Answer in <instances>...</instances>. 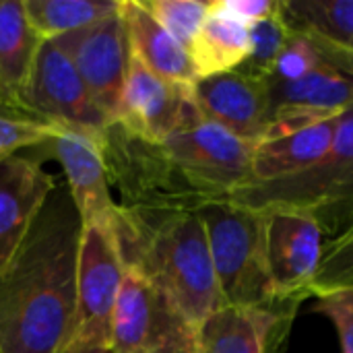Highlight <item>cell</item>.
Instances as JSON below:
<instances>
[{"instance_id": "603a6c76", "label": "cell", "mask_w": 353, "mask_h": 353, "mask_svg": "<svg viewBox=\"0 0 353 353\" xmlns=\"http://www.w3.org/2000/svg\"><path fill=\"white\" fill-rule=\"evenodd\" d=\"M290 37L292 29L281 14L279 0V8L273 14L250 25V52L236 70L242 72L244 77L265 81L273 72V66L281 56L283 48L288 46Z\"/></svg>"}, {"instance_id": "30bf717a", "label": "cell", "mask_w": 353, "mask_h": 353, "mask_svg": "<svg viewBox=\"0 0 353 353\" xmlns=\"http://www.w3.org/2000/svg\"><path fill=\"white\" fill-rule=\"evenodd\" d=\"M263 219L267 269L277 300L308 294L325 252L321 219L298 209H265Z\"/></svg>"}, {"instance_id": "5bb4252c", "label": "cell", "mask_w": 353, "mask_h": 353, "mask_svg": "<svg viewBox=\"0 0 353 353\" xmlns=\"http://www.w3.org/2000/svg\"><path fill=\"white\" fill-rule=\"evenodd\" d=\"M46 147L52 149L64 170L66 188L74 201L81 221L93 223L114 219L118 207L108 180L101 137L60 126Z\"/></svg>"}, {"instance_id": "484cf974", "label": "cell", "mask_w": 353, "mask_h": 353, "mask_svg": "<svg viewBox=\"0 0 353 353\" xmlns=\"http://www.w3.org/2000/svg\"><path fill=\"white\" fill-rule=\"evenodd\" d=\"M321 39L304 33V31H292V37L288 46L283 48L281 56L277 58L273 72L263 81L265 85H285L302 79L321 58Z\"/></svg>"}, {"instance_id": "4316f807", "label": "cell", "mask_w": 353, "mask_h": 353, "mask_svg": "<svg viewBox=\"0 0 353 353\" xmlns=\"http://www.w3.org/2000/svg\"><path fill=\"white\" fill-rule=\"evenodd\" d=\"M58 128L60 126L39 118H10L0 114V163L14 157L19 149L46 145Z\"/></svg>"}, {"instance_id": "ffe728a7", "label": "cell", "mask_w": 353, "mask_h": 353, "mask_svg": "<svg viewBox=\"0 0 353 353\" xmlns=\"http://www.w3.org/2000/svg\"><path fill=\"white\" fill-rule=\"evenodd\" d=\"M41 41L27 21L23 0H0V101L17 103Z\"/></svg>"}, {"instance_id": "7a4b0ae2", "label": "cell", "mask_w": 353, "mask_h": 353, "mask_svg": "<svg viewBox=\"0 0 353 353\" xmlns=\"http://www.w3.org/2000/svg\"><path fill=\"white\" fill-rule=\"evenodd\" d=\"M168 302L199 329L225 306L199 213H176L145 234L137 263Z\"/></svg>"}, {"instance_id": "f1b7e54d", "label": "cell", "mask_w": 353, "mask_h": 353, "mask_svg": "<svg viewBox=\"0 0 353 353\" xmlns=\"http://www.w3.org/2000/svg\"><path fill=\"white\" fill-rule=\"evenodd\" d=\"M221 10L232 14L234 19L246 23L248 27L269 14H273L279 8V0H215Z\"/></svg>"}, {"instance_id": "9a60e30c", "label": "cell", "mask_w": 353, "mask_h": 353, "mask_svg": "<svg viewBox=\"0 0 353 353\" xmlns=\"http://www.w3.org/2000/svg\"><path fill=\"white\" fill-rule=\"evenodd\" d=\"M54 188V176L39 161L14 155L0 163V275L12 263Z\"/></svg>"}, {"instance_id": "ba28073f", "label": "cell", "mask_w": 353, "mask_h": 353, "mask_svg": "<svg viewBox=\"0 0 353 353\" xmlns=\"http://www.w3.org/2000/svg\"><path fill=\"white\" fill-rule=\"evenodd\" d=\"M17 108L62 128L101 137L112 120L95 105L70 56L56 43L43 39L27 83L17 97Z\"/></svg>"}, {"instance_id": "f546056e", "label": "cell", "mask_w": 353, "mask_h": 353, "mask_svg": "<svg viewBox=\"0 0 353 353\" xmlns=\"http://www.w3.org/2000/svg\"><path fill=\"white\" fill-rule=\"evenodd\" d=\"M60 353H114L110 345H87V343H66Z\"/></svg>"}, {"instance_id": "52a82bcc", "label": "cell", "mask_w": 353, "mask_h": 353, "mask_svg": "<svg viewBox=\"0 0 353 353\" xmlns=\"http://www.w3.org/2000/svg\"><path fill=\"white\" fill-rule=\"evenodd\" d=\"M122 279L124 261L114 219L83 223L77 256V310L68 343L112 347L110 323Z\"/></svg>"}, {"instance_id": "ac0fdd59", "label": "cell", "mask_w": 353, "mask_h": 353, "mask_svg": "<svg viewBox=\"0 0 353 353\" xmlns=\"http://www.w3.org/2000/svg\"><path fill=\"white\" fill-rule=\"evenodd\" d=\"M292 312L223 306L196 329V353H267Z\"/></svg>"}, {"instance_id": "277c9868", "label": "cell", "mask_w": 353, "mask_h": 353, "mask_svg": "<svg viewBox=\"0 0 353 353\" xmlns=\"http://www.w3.org/2000/svg\"><path fill=\"white\" fill-rule=\"evenodd\" d=\"M225 306L271 308L277 302L265 254L263 211L236 205L228 199L196 209Z\"/></svg>"}, {"instance_id": "4fadbf2b", "label": "cell", "mask_w": 353, "mask_h": 353, "mask_svg": "<svg viewBox=\"0 0 353 353\" xmlns=\"http://www.w3.org/2000/svg\"><path fill=\"white\" fill-rule=\"evenodd\" d=\"M192 97L201 116L232 134L261 143L269 132V95L263 81L238 70L196 79Z\"/></svg>"}, {"instance_id": "9c48e42d", "label": "cell", "mask_w": 353, "mask_h": 353, "mask_svg": "<svg viewBox=\"0 0 353 353\" xmlns=\"http://www.w3.org/2000/svg\"><path fill=\"white\" fill-rule=\"evenodd\" d=\"M254 147L256 143L244 141L205 118L161 143L165 155L194 184L223 199L252 182Z\"/></svg>"}, {"instance_id": "e0dca14e", "label": "cell", "mask_w": 353, "mask_h": 353, "mask_svg": "<svg viewBox=\"0 0 353 353\" xmlns=\"http://www.w3.org/2000/svg\"><path fill=\"white\" fill-rule=\"evenodd\" d=\"M120 17L124 21L132 58H137L147 70L165 81L180 85L196 83L199 77L194 72L188 50L153 19L143 2H120Z\"/></svg>"}, {"instance_id": "7c38bea8", "label": "cell", "mask_w": 353, "mask_h": 353, "mask_svg": "<svg viewBox=\"0 0 353 353\" xmlns=\"http://www.w3.org/2000/svg\"><path fill=\"white\" fill-rule=\"evenodd\" d=\"M199 120L203 116L194 103L192 85L165 81L130 56L118 124L147 143L161 145Z\"/></svg>"}, {"instance_id": "cb8c5ba5", "label": "cell", "mask_w": 353, "mask_h": 353, "mask_svg": "<svg viewBox=\"0 0 353 353\" xmlns=\"http://www.w3.org/2000/svg\"><path fill=\"white\" fill-rule=\"evenodd\" d=\"M145 8L153 14V19L172 35L176 37L186 50L194 41L196 33L201 31L211 2L201 0H149L143 2Z\"/></svg>"}, {"instance_id": "8992f818", "label": "cell", "mask_w": 353, "mask_h": 353, "mask_svg": "<svg viewBox=\"0 0 353 353\" xmlns=\"http://www.w3.org/2000/svg\"><path fill=\"white\" fill-rule=\"evenodd\" d=\"M321 43L319 62L302 79L265 85L269 95V132L265 139L316 124L353 108V52L325 39Z\"/></svg>"}, {"instance_id": "83f0119b", "label": "cell", "mask_w": 353, "mask_h": 353, "mask_svg": "<svg viewBox=\"0 0 353 353\" xmlns=\"http://www.w3.org/2000/svg\"><path fill=\"white\" fill-rule=\"evenodd\" d=\"M314 310L335 325L343 353H353V285L314 294Z\"/></svg>"}, {"instance_id": "7402d4cb", "label": "cell", "mask_w": 353, "mask_h": 353, "mask_svg": "<svg viewBox=\"0 0 353 353\" xmlns=\"http://www.w3.org/2000/svg\"><path fill=\"white\" fill-rule=\"evenodd\" d=\"M292 31H304L353 52V0H281Z\"/></svg>"}, {"instance_id": "2e32d148", "label": "cell", "mask_w": 353, "mask_h": 353, "mask_svg": "<svg viewBox=\"0 0 353 353\" xmlns=\"http://www.w3.org/2000/svg\"><path fill=\"white\" fill-rule=\"evenodd\" d=\"M339 122L341 114L256 143L252 157V182H275L310 170L329 153L337 137Z\"/></svg>"}, {"instance_id": "d6986e66", "label": "cell", "mask_w": 353, "mask_h": 353, "mask_svg": "<svg viewBox=\"0 0 353 353\" xmlns=\"http://www.w3.org/2000/svg\"><path fill=\"white\" fill-rule=\"evenodd\" d=\"M250 52V27L217 6L209 4V14L188 48L199 79L236 70Z\"/></svg>"}, {"instance_id": "3957f363", "label": "cell", "mask_w": 353, "mask_h": 353, "mask_svg": "<svg viewBox=\"0 0 353 353\" xmlns=\"http://www.w3.org/2000/svg\"><path fill=\"white\" fill-rule=\"evenodd\" d=\"M101 151L110 188L118 192L116 207L130 215L165 217L194 213L223 196L194 184L161 149L112 122L101 134Z\"/></svg>"}, {"instance_id": "6da1fadb", "label": "cell", "mask_w": 353, "mask_h": 353, "mask_svg": "<svg viewBox=\"0 0 353 353\" xmlns=\"http://www.w3.org/2000/svg\"><path fill=\"white\" fill-rule=\"evenodd\" d=\"M81 232L68 188L56 184L0 275V353H60L68 343Z\"/></svg>"}, {"instance_id": "5b68a950", "label": "cell", "mask_w": 353, "mask_h": 353, "mask_svg": "<svg viewBox=\"0 0 353 353\" xmlns=\"http://www.w3.org/2000/svg\"><path fill=\"white\" fill-rule=\"evenodd\" d=\"M228 201L254 209H298L314 213L353 211V108L341 114L329 153L310 170L275 182H250L228 194Z\"/></svg>"}, {"instance_id": "d4e9b609", "label": "cell", "mask_w": 353, "mask_h": 353, "mask_svg": "<svg viewBox=\"0 0 353 353\" xmlns=\"http://www.w3.org/2000/svg\"><path fill=\"white\" fill-rule=\"evenodd\" d=\"M350 285H353V223L329 248H325L308 294L314 296Z\"/></svg>"}, {"instance_id": "8fae6325", "label": "cell", "mask_w": 353, "mask_h": 353, "mask_svg": "<svg viewBox=\"0 0 353 353\" xmlns=\"http://www.w3.org/2000/svg\"><path fill=\"white\" fill-rule=\"evenodd\" d=\"M56 43L70 56L95 105L116 122L130 64V46L120 8L87 29L56 37Z\"/></svg>"}, {"instance_id": "44dd1931", "label": "cell", "mask_w": 353, "mask_h": 353, "mask_svg": "<svg viewBox=\"0 0 353 353\" xmlns=\"http://www.w3.org/2000/svg\"><path fill=\"white\" fill-rule=\"evenodd\" d=\"M27 21L41 39H56L87 29L118 12L114 0H23Z\"/></svg>"}]
</instances>
